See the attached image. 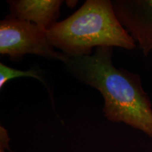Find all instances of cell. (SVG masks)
I'll use <instances>...</instances> for the list:
<instances>
[{"instance_id":"obj_5","label":"cell","mask_w":152,"mask_h":152,"mask_svg":"<svg viewBox=\"0 0 152 152\" xmlns=\"http://www.w3.org/2000/svg\"><path fill=\"white\" fill-rule=\"evenodd\" d=\"M61 0H9L10 16L34 23L47 31L60 16Z\"/></svg>"},{"instance_id":"obj_4","label":"cell","mask_w":152,"mask_h":152,"mask_svg":"<svg viewBox=\"0 0 152 152\" xmlns=\"http://www.w3.org/2000/svg\"><path fill=\"white\" fill-rule=\"evenodd\" d=\"M111 1L120 23L147 56L152 51V0Z\"/></svg>"},{"instance_id":"obj_3","label":"cell","mask_w":152,"mask_h":152,"mask_svg":"<svg viewBox=\"0 0 152 152\" xmlns=\"http://www.w3.org/2000/svg\"><path fill=\"white\" fill-rule=\"evenodd\" d=\"M0 54L12 61L22 60L25 55L35 54L65 64L68 57L55 50L49 42L47 30L32 23L10 15L0 22Z\"/></svg>"},{"instance_id":"obj_8","label":"cell","mask_w":152,"mask_h":152,"mask_svg":"<svg viewBox=\"0 0 152 152\" xmlns=\"http://www.w3.org/2000/svg\"><path fill=\"white\" fill-rule=\"evenodd\" d=\"M65 2L69 8H73L77 4V1H72V0H71V1H66Z\"/></svg>"},{"instance_id":"obj_6","label":"cell","mask_w":152,"mask_h":152,"mask_svg":"<svg viewBox=\"0 0 152 152\" xmlns=\"http://www.w3.org/2000/svg\"><path fill=\"white\" fill-rule=\"evenodd\" d=\"M23 77H33V78L40 81L45 85H46L42 76L41 75L40 71L37 69L20 71V70L9 67L2 63L0 64V89L2 88L4 85L10 80Z\"/></svg>"},{"instance_id":"obj_2","label":"cell","mask_w":152,"mask_h":152,"mask_svg":"<svg viewBox=\"0 0 152 152\" xmlns=\"http://www.w3.org/2000/svg\"><path fill=\"white\" fill-rule=\"evenodd\" d=\"M47 34L51 45L68 57L91 55L92 49L99 47L136 48L110 0H87L71 16L56 22Z\"/></svg>"},{"instance_id":"obj_1","label":"cell","mask_w":152,"mask_h":152,"mask_svg":"<svg viewBox=\"0 0 152 152\" xmlns=\"http://www.w3.org/2000/svg\"><path fill=\"white\" fill-rule=\"evenodd\" d=\"M112 55V47H99L91 55L68 57L64 65L74 77L102 94L109 121L124 123L152 138V106L140 76L115 68Z\"/></svg>"},{"instance_id":"obj_7","label":"cell","mask_w":152,"mask_h":152,"mask_svg":"<svg viewBox=\"0 0 152 152\" xmlns=\"http://www.w3.org/2000/svg\"><path fill=\"white\" fill-rule=\"evenodd\" d=\"M9 137L8 132L4 127H0V152H6L5 149L9 147Z\"/></svg>"}]
</instances>
